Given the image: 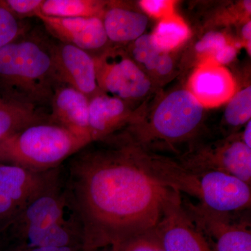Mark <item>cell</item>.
I'll return each mask as SVG.
<instances>
[{
	"instance_id": "obj_1",
	"label": "cell",
	"mask_w": 251,
	"mask_h": 251,
	"mask_svg": "<svg viewBox=\"0 0 251 251\" xmlns=\"http://www.w3.org/2000/svg\"><path fill=\"white\" fill-rule=\"evenodd\" d=\"M68 203L82 232V251L115 247L155 229L176 191L140 166L128 144L115 149L87 147L64 171Z\"/></svg>"
},
{
	"instance_id": "obj_2",
	"label": "cell",
	"mask_w": 251,
	"mask_h": 251,
	"mask_svg": "<svg viewBox=\"0 0 251 251\" xmlns=\"http://www.w3.org/2000/svg\"><path fill=\"white\" fill-rule=\"evenodd\" d=\"M54 43L39 31H29L0 50V97L35 109L50 103L63 83Z\"/></svg>"
},
{
	"instance_id": "obj_3",
	"label": "cell",
	"mask_w": 251,
	"mask_h": 251,
	"mask_svg": "<svg viewBox=\"0 0 251 251\" xmlns=\"http://www.w3.org/2000/svg\"><path fill=\"white\" fill-rule=\"evenodd\" d=\"M132 154L149 175L167 187L199 200L200 203L220 212L250 210V185L227 173L196 171L177 161L151 154L129 144Z\"/></svg>"
},
{
	"instance_id": "obj_4",
	"label": "cell",
	"mask_w": 251,
	"mask_h": 251,
	"mask_svg": "<svg viewBox=\"0 0 251 251\" xmlns=\"http://www.w3.org/2000/svg\"><path fill=\"white\" fill-rule=\"evenodd\" d=\"M87 140L50 122L29 126L0 143V163L29 171L57 169L87 145Z\"/></svg>"
},
{
	"instance_id": "obj_5",
	"label": "cell",
	"mask_w": 251,
	"mask_h": 251,
	"mask_svg": "<svg viewBox=\"0 0 251 251\" xmlns=\"http://www.w3.org/2000/svg\"><path fill=\"white\" fill-rule=\"evenodd\" d=\"M181 204L213 251H251V220L244 211L220 212L183 198Z\"/></svg>"
},
{
	"instance_id": "obj_6",
	"label": "cell",
	"mask_w": 251,
	"mask_h": 251,
	"mask_svg": "<svg viewBox=\"0 0 251 251\" xmlns=\"http://www.w3.org/2000/svg\"><path fill=\"white\" fill-rule=\"evenodd\" d=\"M69 209L63 175L60 181L33 200L0 230V241L9 243V251L18 249L38 231L65 219Z\"/></svg>"
},
{
	"instance_id": "obj_7",
	"label": "cell",
	"mask_w": 251,
	"mask_h": 251,
	"mask_svg": "<svg viewBox=\"0 0 251 251\" xmlns=\"http://www.w3.org/2000/svg\"><path fill=\"white\" fill-rule=\"evenodd\" d=\"M62 176V166L52 171L36 172L0 163V230Z\"/></svg>"
},
{
	"instance_id": "obj_8",
	"label": "cell",
	"mask_w": 251,
	"mask_h": 251,
	"mask_svg": "<svg viewBox=\"0 0 251 251\" xmlns=\"http://www.w3.org/2000/svg\"><path fill=\"white\" fill-rule=\"evenodd\" d=\"M99 90L125 100L143 97L151 82L134 61L122 51L107 50L94 57Z\"/></svg>"
},
{
	"instance_id": "obj_9",
	"label": "cell",
	"mask_w": 251,
	"mask_h": 251,
	"mask_svg": "<svg viewBox=\"0 0 251 251\" xmlns=\"http://www.w3.org/2000/svg\"><path fill=\"white\" fill-rule=\"evenodd\" d=\"M203 113L204 106L190 91H175L155 110L150 133L165 140L185 139L198 128Z\"/></svg>"
},
{
	"instance_id": "obj_10",
	"label": "cell",
	"mask_w": 251,
	"mask_h": 251,
	"mask_svg": "<svg viewBox=\"0 0 251 251\" xmlns=\"http://www.w3.org/2000/svg\"><path fill=\"white\" fill-rule=\"evenodd\" d=\"M188 169L227 173L251 184V149L242 140H228L184 155L177 161Z\"/></svg>"
},
{
	"instance_id": "obj_11",
	"label": "cell",
	"mask_w": 251,
	"mask_h": 251,
	"mask_svg": "<svg viewBox=\"0 0 251 251\" xmlns=\"http://www.w3.org/2000/svg\"><path fill=\"white\" fill-rule=\"evenodd\" d=\"M156 230L165 251H213L201 231L188 216L176 191L163 209Z\"/></svg>"
},
{
	"instance_id": "obj_12",
	"label": "cell",
	"mask_w": 251,
	"mask_h": 251,
	"mask_svg": "<svg viewBox=\"0 0 251 251\" xmlns=\"http://www.w3.org/2000/svg\"><path fill=\"white\" fill-rule=\"evenodd\" d=\"M36 18L57 41L66 43L87 52L103 49L109 41L101 18H62L38 14Z\"/></svg>"
},
{
	"instance_id": "obj_13",
	"label": "cell",
	"mask_w": 251,
	"mask_h": 251,
	"mask_svg": "<svg viewBox=\"0 0 251 251\" xmlns=\"http://www.w3.org/2000/svg\"><path fill=\"white\" fill-rule=\"evenodd\" d=\"M54 63L63 83L72 86L89 99L100 92L94 56L90 52L60 41H54Z\"/></svg>"
},
{
	"instance_id": "obj_14",
	"label": "cell",
	"mask_w": 251,
	"mask_h": 251,
	"mask_svg": "<svg viewBox=\"0 0 251 251\" xmlns=\"http://www.w3.org/2000/svg\"><path fill=\"white\" fill-rule=\"evenodd\" d=\"M49 122L70 130L90 144L89 134V98L67 84L62 83L54 90L51 99Z\"/></svg>"
},
{
	"instance_id": "obj_15",
	"label": "cell",
	"mask_w": 251,
	"mask_h": 251,
	"mask_svg": "<svg viewBox=\"0 0 251 251\" xmlns=\"http://www.w3.org/2000/svg\"><path fill=\"white\" fill-rule=\"evenodd\" d=\"M190 90L203 106L214 107L232 98L235 86L230 74L215 63L197 69L190 80Z\"/></svg>"
},
{
	"instance_id": "obj_16",
	"label": "cell",
	"mask_w": 251,
	"mask_h": 251,
	"mask_svg": "<svg viewBox=\"0 0 251 251\" xmlns=\"http://www.w3.org/2000/svg\"><path fill=\"white\" fill-rule=\"evenodd\" d=\"M128 118L125 100L101 91L89 99L88 128L92 143L107 138Z\"/></svg>"
},
{
	"instance_id": "obj_17",
	"label": "cell",
	"mask_w": 251,
	"mask_h": 251,
	"mask_svg": "<svg viewBox=\"0 0 251 251\" xmlns=\"http://www.w3.org/2000/svg\"><path fill=\"white\" fill-rule=\"evenodd\" d=\"M102 21L108 41L115 44L135 41L148 25L145 15L115 5L107 8Z\"/></svg>"
},
{
	"instance_id": "obj_18",
	"label": "cell",
	"mask_w": 251,
	"mask_h": 251,
	"mask_svg": "<svg viewBox=\"0 0 251 251\" xmlns=\"http://www.w3.org/2000/svg\"><path fill=\"white\" fill-rule=\"evenodd\" d=\"M49 122L39 110L0 97V143L24 128Z\"/></svg>"
},
{
	"instance_id": "obj_19",
	"label": "cell",
	"mask_w": 251,
	"mask_h": 251,
	"mask_svg": "<svg viewBox=\"0 0 251 251\" xmlns=\"http://www.w3.org/2000/svg\"><path fill=\"white\" fill-rule=\"evenodd\" d=\"M106 5L104 1L94 0H44L38 14L62 18H102L108 8Z\"/></svg>"
},
{
	"instance_id": "obj_20",
	"label": "cell",
	"mask_w": 251,
	"mask_h": 251,
	"mask_svg": "<svg viewBox=\"0 0 251 251\" xmlns=\"http://www.w3.org/2000/svg\"><path fill=\"white\" fill-rule=\"evenodd\" d=\"M188 36L189 29L186 25L172 15L163 18L151 34L156 47L166 53L181 45Z\"/></svg>"
},
{
	"instance_id": "obj_21",
	"label": "cell",
	"mask_w": 251,
	"mask_h": 251,
	"mask_svg": "<svg viewBox=\"0 0 251 251\" xmlns=\"http://www.w3.org/2000/svg\"><path fill=\"white\" fill-rule=\"evenodd\" d=\"M251 117V87H246L234 94L226 110L225 121L229 126H240L250 121Z\"/></svg>"
},
{
	"instance_id": "obj_22",
	"label": "cell",
	"mask_w": 251,
	"mask_h": 251,
	"mask_svg": "<svg viewBox=\"0 0 251 251\" xmlns=\"http://www.w3.org/2000/svg\"><path fill=\"white\" fill-rule=\"evenodd\" d=\"M30 31L25 20L14 16L0 0V50Z\"/></svg>"
},
{
	"instance_id": "obj_23",
	"label": "cell",
	"mask_w": 251,
	"mask_h": 251,
	"mask_svg": "<svg viewBox=\"0 0 251 251\" xmlns=\"http://www.w3.org/2000/svg\"><path fill=\"white\" fill-rule=\"evenodd\" d=\"M166 52L160 50L153 43L151 34H143L133 42L131 47L133 58L146 69L155 71L158 69Z\"/></svg>"
},
{
	"instance_id": "obj_24",
	"label": "cell",
	"mask_w": 251,
	"mask_h": 251,
	"mask_svg": "<svg viewBox=\"0 0 251 251\" xmlns=\"http://www.w3.org/2000/svg\"><path fill=\"white\" fill-rule=\"evenodd\" d=\"M112 249L114 251H165L156 227L128 239Z\"/></svg>"
},
{
	"instance_id": "obj_25",
	"label": "cell",
	"mask_w": 251,
	"mask_h": 251,
	"mask_svg": "<svg viewBox=\"0 0 251 251\" xmlns=\"http://www.w3.org/2000/svg\"><path fill=\"white\" fill-rule=\"evenodd\" d=\"M228 45L227 39L224 34L218 31H211L198 41L196 49L199 53L210 54L214 59Z\"/></svg>"
},
{
	"instance_id": "obj_26",
	"label": "cell",
	"mask_w": 251,
	"mask_h": 251,
	"mask_svg": "<svg viewBox=\"0 0 251 251\" xmlns=\"http://www.w3.org/2000/svg\"><path fill=\"white\" fill-rule=\"evenodd\" d=\"M6 7L21 20L36 17L44 0H3Z\"/></svg>"
},
{
	"instance_id": "obj_27",
	"label": "cell",
	"mask_w": 251,
	"mask_h": 251,
	"mask_svg": "<svg viewBox=\"0 0 251 251\" xmlns=\"http://www.w3.org/2000/svg\"><path fill=\"white\" fill-rule=\"evenodd\" d=\"M140 6L144 11L156 18H166L171 15V1L165 0H143L140 2Z\"/></svg>"
},
{
	"instance_id": "obj_28",
	"label": "cell",
	"mask_w": 251,
	"mask_h": 251,
	"mask_svg": "<svg viewBox=\"0 0 251 251\" xmlns=\"http://www.w3.org/2000/svg\"><path fill=\"white\" fill-rule=\"evenodd\" d=\"M80 247H36L27 248V249H16L10 251H81Z\"/></svg>"
},
{
	"instance_id": "obj_29",
	"label": "cell",
	"mask_w": 251,
	"mask_h": 251,
	"mask_svg": "<svg viewBox=\"0 0 251 251\" xmlns=\"http://www.w3.org/2000/svg\"><path fill=\"white\" fill-rule=\"evenodd\" d=\"M242 141L248 147L251 149V122H248L242 135Z\"/></svg>"
},
{
	"instance_id": "obj_30",
	"label": "cell",
	"mask_w": 251,
	"mask_h": 251,
	"mask_svg": "<svg viewBox=\"0 0 251 251\" xmlns=\"http://www.w3.org/2000/svg\"><path fill=\"white\" fill-rule=\"evenodd\" d=\"M242 35L244 39L249 43H251V22L249 21L247 24L244 25L242 28Z\"/></svg>"
},
{
	"instance_id": "obj_31",
	"label": "cell",
	"mask_w": 251,
	"mask_h": 251,
	"mask_svg": "<svg viewBox=\"0 0 251 251\" xmlns=\"http://www.w3.org/2000/svg\"><path fill=\"white\" fill-rule=\"evenodd\" d=\"M244 7H245V9H247L248 11H249V13H250L251 10V1H244Z\"/></svg>"
},
{
	"instance_id": "obj_32",
	"label": "cell",
	"mask_w": 251,
	"mask_h": 251,
	"mask_svg": "<svg viewBox=\"0 0 251 251\" xmlns=\"http://www.w3.org/2000/svg\"><path fill=\"white\" fill-rule=\"evenodd\" d=\"M97 251H114L113 249H112V247H105L103 248V249H99V250Z\"/></svg>"
},
{
	"instance_id": "obj_33",
	"label": "cell",
	"mask_w": 251,
	"mask_h": 251,
	"mask_svg": "<svg viewBox=\"0 0 251 251\" xmlns=\"http://www.w3.org/2000/svg\"></svg>"
}]
</instances>
